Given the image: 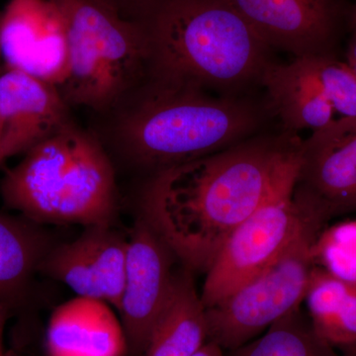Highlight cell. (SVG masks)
<instances>
[{"label": "cell", "mask_w": 356, "mask_h": 356, "mask_svg": "<svg viewBox=\"0 0 356 356\" xmlns=\"http://www.w3.org/2000/svg\"><path fill=\"white\" fill-rule=\"evenodd\" d=\"M0 51L6 70L60 88L69 70L60 9L51 0H9L0 19Z\"/></svg>", "instance_id": "obj_11"}, {"label": "cell", "mask_w": 356, "mask_h": 356, "mask_svg": "<svg viewBox=\"0 0 356 356\" xmlns=\"http://www.w3.org/2000/svg\"><path fill=\"white\" fill-rule=\"evenodd\" d=\"M346 63L356 76V30H353V36L348 44Z\"/></svg>", "instance_id": "obj_23"}, {"label": "cell", "mask_w": 356, "mask_h": 356, "mask_svg": "<svg viewBox=\"0 0 356 356\" xmlns=\"http://www.w3.org/2000/svg\"><path fill=\"white\" fill-rule=\"evenodd\" d=\"M298 135H255L204 158L154 173L140 217L192 273H206L227 238L269 200L294 188Z\"/></svg>", "instance_id": "obj_1"}, {"label": "cell", "mask_w": 356, "mask_h": 356, "mask_svg": "<svg viewBox=\"0 0 356 356\" xmlns=\"http://www.w3.org/2000/svg\"><path fill=\"white\" fill-rule=\"evenodd\" d=\"M193 356H227L221 346L214 341H208Z\"/></svg>", "instance_id": "obj_22"}, {"label": "cell", "mask_w": 356, "mask_h": 356, "mask_svg": "<svg viewBox=\"0 0 356 356\" xmlns=\"http://www.w3.org/2000/svg\"><path fill=\"white\" fill-rule=\"evenodd\" d=\"M72 121L57 86L18 70L0 74V165Z\"/></svg>", "instance_id": "obj_14"}, {"label": "cell", "mask_w": 356, "mask_h": 356, "mask_svg": "<svg viewBox=\"0 0 356 356\" xmlns=\"http://www.w3.org/2000/svg\"><path fill=\"white\" fill-rule=\"evenodd\" d=\"M0 19H1V13H0ZM2 58H1V51H0V62H1Z\"/></svg>", "instance_id": "obj_27"}, {"label": "cell", "mask_w": 356, "mask_h": 356, "mask_svg": "<svg viewBox=\"0 0 356 356\" xmlns=\"http://www.w3.org/2000/svg\"><path fill=\"white\" fill-rule=\"evenodd\" d=\"M177 257L142 217L128 238L123 292L118 311L129 356H144L175 280Z\"/></svg>", "instance_id": "obj_9"}, {"label": "cell", "mask_w": 356, "mask_h": 356, "mask_svg": "<svg viewBox=\"0 0 356 356\" xmlns=\"http://www.w3.org/2000/svg\"><path fill=\"white\" fill-rule=\"evenodd\" d=\"M227 356H343L314 330L301 307L267 329L266 334L229 350Z\"/></svg>", "instance_id": "obj_19"}, {"label": "cell", "mask_w": 356, "mask_h": 356, "mask_svg": "<svg viewBox=\"0 0 356 356\" xmlns=\"http://www.w3.org/2000/svg\"><path fill=\"white\" fill-rule=\"evenodd\" d=\"M293 198L327 222L356 212V119L302 140Z\"/></svg>", "instance_id": "obj_10"}, {"label": "cell", "mask_w": 356, "mask_h": 356, "mask_svg": "<svg viewBox=\"0 0 356 356\" xmlns=\"http://www.w3.org/2000/svg\"><path fill=\"white\" fill-rule=\"evenodd\" d=\"M64 17L69 70L58 88L69 105L117 108L146 81L149 47L144 24L93 0H51Z\"/></svg>", "instance_id": "obj_5"}, {"label": "cell", "mask_w": 356, "mask_h": 356, "mask_svg": "<svg viewBox=\"0 0 356 356\" xmlns=\"http://www.w3.org/2000/svg\"><path fill=\"white\" fill-rule=\"evenodd\" d=\"M343 356H356V343L339 350Z\"/></svg>", "instance_id": "obj_25"}, {"label": "cell", "mask_w": 356, "mask_h": 356, "mask_svg": "<svg viewBox=\"0 0 356 356\" xmlns=\"http://www.w3.org/2000/svg\"><path fill=\"white\" fill-rule=\"evenodd\" d=\"M312 259L336 277L356 282V220L325 227L312 247Z\"/></svg>", "instance_id": "obj_20"}, {"label": "cell", "mask_w": 356, "mask_h": 356, "mask_svg": "<svg viewBox=\"0 0 356 356\" xmlns=\"http://www.w3.org/2000/svg\"><path fill=\"white\" fill-rule=\"evenodd\" d=\"M266 109L283 132L298 135L356 119V76L334 55H309L273 63L262 77Z\"/></svg>", "instance_id": "obj_7"}, {"label": "cell", "mask_w": 356, "mask_h": 356, "mask_svg": "<svg viewBox=\"0 0 356 356\" xmlns=\"http://www.w3.org/2000/svg\"><path fill=\"white\" fill-rule=\"evenodd\" d=\"M0 194L7 207L35 224L112 225L117 213L111 159L100 140L74 121L7 170Z\"/></svg>", "instance_id": "obj_4"}, {"label": "cell", "mask_w": 356, "mask_h": 356, "mask_svg": "<svg viewBox=\"0 0 356 356\" xmlns=\"http://www.w3.org/2000/svg\"><path fill=\"white\" fill-rule=\"evenodd\" d=\"M193 273L175 270L172 292L154 325L144 356H193L209 337L206 308Z\"/></svg>", "instance_id": "obj_16"}, {"label": "cell", "mask_w": 356, "mask_h": 356, "mask_svg": "<svg viewBox=\"0 0 356 356\" xmlns=\"http://www.w3.org/2000/svg\"><path fill=\"white\" fill-rule=\"evenodd\" d=\"M115 137L154 173L219 153L254 137L262 115L241 96L146 79L119 105ZM117 107V108H118Z\"/></svg>", "instance_id": "obj_3"}, {"label": "cell", "mask_w": 356, "mask_h": 356, "mask_svg": "<svg viewBox=\"0 0 356 356\" xmlns=\"http://www.w3.org/2000/svg\"><path fill=\"white\" fill-rule=\"evenodd\" d=\"M267 46L294 58L334 55L341 0H229Z\"/></svg>", "instance_id": "obj_13"}, {"label": "cell", "mask_w": 356, "mask_h": 356, "mask_svg": "<svg viewBox=\"0 0 356 356\" xmlns=\"http://www.w3.org/2000/svg\"><path fill=\"white\" fill-rule=\"evenodd\" d=\"M50 250L35 222L0 213V302L22 295Z\"/></svg>", "instance_id": "obj_18"}, {"label": "cell", "mask_w": 356, "mask_h": 356, "mask_svg": "<svg viewBox=\"0 0 356 356\" xmlns=\"http://www.w3.org/2000/svg\"><path fill=\"white\" fill-rule=\"evenodd\" d=\"M327 224L307 222L289 248L266 270L206 309L209 337L224 350L250 343L271 325L301 307L315 264L312 247Z\"/></svg>", "instance_id": "obj_6"}, {"label": "cell", "mask_w": 356, "mask_h": 356, "mask_svg": "<svg viewBox=\"0 0 356 356\" xmlns=\"http://www.w3.org/2000/svg\"><path fill=\"white\" fill-rule=\"evenodd\" d=\"M9 310H10L9 304L0 302V356H4L3 348H2V336H3L7 318L9 317Z\"/></svg>", "instance_id": "obj_24"}, {"label": "cell", "mask_w": 356, "mask_h": 356, "mask_svg": "<svg viewBox=\"0 0 356 356\" xmlns=\"http://www.w3.org/2000/svg\"><path fill=\"white\" fill-rule=\"evenodd\" d=\"M128 238L112 225L86 227L83 234L44 255L39 270L67 285L76 296L118 308L123 292Z\"/></svg>", "instance_id": "obj_12"}, {"label": "cell", "mask_w": 356, "mask_h": 356, "mask_svg": "<svg viewBox=\"0 0 356 356\" xmlns=\"http://www.w3.org/2000/svg\"><path fill=\"white\" fill-rule=\"evenodd\" d=\"M318 336L337 350L356 343V282L314 267L305 300Z\"/></svg>", "instance_id": "obj_17"}, {"label": "cell", "mask_w": 356, "mask_h": 356, "mask_svg": "<svg viewBox=\"0 0 356 356\" xmlns=\"http://www.w3.org/2000/svg\"><path fill=\"white\" fill-rule=\"evenodd\" d=\"M48 356H127L121 320L109 304L76 296L51 313L46 331Z\"/></svg>", "instance_id": "obj_15"}, {"label": "cell", "mask_w": 356, "mask_h": 356, "mask_svg": "<svg viewBox=\"0 0 356 356\" xmlns=\"http://www.w3.org/2000/svg\"><path fill=\"white\" fill-rule=\"evenodd\" d=\"M293 192L294 188L269 200L227 238L206 273L200 294L206 309L266 270L289 248L307 222L313 218L321 219L300 206Z\"/></svg>", "instance_id": "obj_8"}, {"label": "cell", "mask_w": 356, "mask_h": 356, "mask_svg": "<svg viewBox=\"0 0 356 356\" xmlns=\"http://www.w3.org/2000/svg\"><path fill=\"white\" fill-rule=\"evenodd\" d=\"M353 30H356V6H355V9H353Z\"/></svg>", "instance_id": "obj_26"}, {"label": "cell", "mask_w": 356, "mask_h": 356, "mask_svg": "<svg viewBox=\"0 0 356 356\" xmlns=\"http://www.w3.org/2000/svg\"><path fill=\"white\" fill-rule=\"evenodd\" d=\"M143 24L151 81L238 96L273 64L270 47L229 0H156Z\"/></svg>", "instance_id": "obj_2"}, {"label": "cell", "mask_w": 356, "mask_h": 356, "mask_svg": "<svg viewBox=\"0 0 356 356\" xmlns=\"http://www.w3.org/2000/svg\"><path fill=\"white\" fill-rule=\"evenodd\" d=\"M100 6L135 22H144L156 0H93Z\"/></svg>", "instance_id": "obj_21"}]
</instances>
